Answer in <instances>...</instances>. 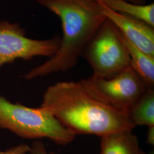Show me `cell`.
I'll use <instances>...</instances> for the list:
<instances>
[{"mask_svg":"<svg viewBox=\"0 0 154 154\" xmlns=\"http://www.w3.org/2000/svg\"><path fill=\"white\" fill-rule=\"evenodd\" d=\"M100 154H144L132 130L111 133L100 137Z\"/></svg>","mask_w":154,"mask_h":154,"instance_id":"ba28073f","label":"cell"},{"mask_svg":"<svg viewBox=\"0 0 154 154\" xmlns=\"http://www.w3.org/2000/svg\"><path fill=\"white\" fill-rule=\"evenodd\" d=\"M114 11L125 14L154 28V4H137L124 0H99Z\"/></svg>","mask_w":154,"mask_h":154,"instance_id":"30bf717a","label":"cell"},{"mask_svg":"<svg viewBox=\"0 0 154 154\" xmlns=\"http://www.w3.org/2000/svg\"><path fill=\"white\" fill-rule=\"evenodd\" d=\"M131 121L137 126H154V90L147 89L128 111Z\"/></svg>","mask_w":154,"mask_h":154,"instance_id":"8fae6325","label":"cell"},{"mask_svg":"<svg viewBox=\"0 0 154 154\" xmlns=\"http://www.w3.org/2000/svg\"><path fill=\"white\" fill-rule=\"evenodd\" d=\"M82 57L93 70L92 75L109 79L131 66L121 33L107 18L89 42Z\"/></svg>","mask_w":154,"mask_h":154,"instance_id":"277c9868","label":"cell"},{"mask_svg":"<svg viewBox=\"0 0 154 154\" xmlns=\"http://www.w3.org/2000/svg\"><path fill=\"white\" fill-rule=\"evenodd\" d=\"M149 129L147 132L146 142L151 146H154V126L148 127Z\"/></svg>","mask_w":154,"mask_h":154,"instance_id":"5bb4252c","label":"cell"},{"mask_svg":"<svg viewBox=\"0 0 154 154\" xmlns=\"http://www.w3.org/2000/svg\"><path fill=\"white\" fill-rule=\"evenodd\" d=\"M120 33L130 57L131 66L148 88L154 89V57L148 55L139 49Z\"/></svg>","mask_w":154,"mask_h":154,"instance_id":"9c48e42d","label":"cell"},{"mask_svg":"<svg viewBox=\"0 0 154 154\" xmlns=\"http://www.w3.org/2000/svg\"><path fill=\"white\" fill-rule=\"evenodd\" d=\"M0 129H5L23 139L48 138L58 146H66L75 135L49 111L39 106L32 108L12 103L0 94Z\"/></svg>","mask_w":154,"mask_h":154,"instance_id":"3957f363","label":"cell"},{"mask_svg":"<svg viewBox=\"0 0 154 154\" xmlns=\"http://www.w3.org/2000/svg\"><path fill=\"white\" fill-rule=\"evenodd\" d=\"M31 150V147L25 144H19L6 149L1 151L0 154H28Z\"/></svg>","mask_w":154,"mask_h":154,"instance_id":"7c38bea8","label":"cell"},{"mask_svg":"<svg viewBox=\"0 0 154 154\" xmlns=\"http://www.w3.org/2000/svg\"><path fill=\"white\" fill-rule=\"evenodd\" d=\"M28 154H54L53 152H48L45 147L44 144L39 140H37L33 143L31 150Z\"/></svg>","mask_w":154,"mask_h":154,"instance_id":"4fadbf2b","label":"cell"},{"mask_svg":"<svg viewBox=\"0 0 154 154\" xmlns=\"http://www.w3.org/2000/svg\"><path fill=\"white\" fill-rule=\"evenodd\" d=\"M61 21L63 36L57 53L28 72L26 80L66 72L76 65L91 39L107 19L96 0H36Z\"/></svg>","mask_w":154,"mask_h":154,"instance_id":"7a4b0ae2","label":"cell"},{"mask_svg":"<svg viewBox=\"0 0 154 154\" xmlns=\"http://www.w3.org/2000/svg\"><path fill=\"white\" fill-rule=\"evenodd\" d=\"M124 1H126L128 2L134 3V4H143L146 2V0H124Z\"/></svg>","mask_w":154,"mask_h":154,"instance_id":"9a60e30c","label":"cell"},{"mask_svg":"<svg viewBox=\"0 0 154 154\" xmlns=\"http://www.w3.org/2000/svg\"><path fill=\"white\" fill-rule=\"evenodd\" d=\"M154 154V150H153V149H152V150H151V151H149V152H148V153H147V154H146V153H145V154Z\"/></svg>","mask_w":154,"mask_h":154,"instance_id":"2e32d148","label":"cell"},{"mask_svg":"<svg viewBox=\"0 0 154 154\" xmlns=\"http://www.w3.org/2000/svg\"><path fill=\"white\" fill-rule=\"evenodd\" d=\"M58 35L48 39L29 38L19 23L0 20V68L17 59L30 60L37 56L51 57L61 44Z\"/></svg>","mask_w":154,"mask_h":154,"instance_id":"5b68a950","label":"cell"},{"mask_svg":"<svg viewBox=\"0 0 154 154\" xmlns=\"http://www.w3.org/2000/svg\"><path fill=\"white\" fill-rule=\"evenodd\" d=\"M40 107L49 111L75 136L102 137L135 127L128 112L101 97L84 79L50 86L45 92Z\"/></svg>","mask_w":154,"mask_h":154,"instance_id":"6da1fadb","label":"cell"},{"mask_svg":"<svg viewBox=\"0 0 154 154\" xmlns=\"http://www.w3.org/2000/svg\"><path fill=\"white\" fill-rule=\"evenodd\" d=\"M84 79L101 97L128 112L149 89L131 66L109 79L91 75Z\"/></svg>","mask_w":154,"mask_h":154,"instance_id":"8992f818","label":"cell"},{"mask_svg":"<svg viewBox=\"0 0 154 154\" xmlns=\"http://www.w3.org/2000/svg\"><path fill=\"white\" fill-rule=\"evenodd\" d=\"M96 1L103 14L126 38L146 54L154 57V27L135 18L114 11L100 1Z\"/></svg>","mask_w":154,"mask_h":154,"instance_id":"52a82bcc","label":"cell"}]
</instances>
